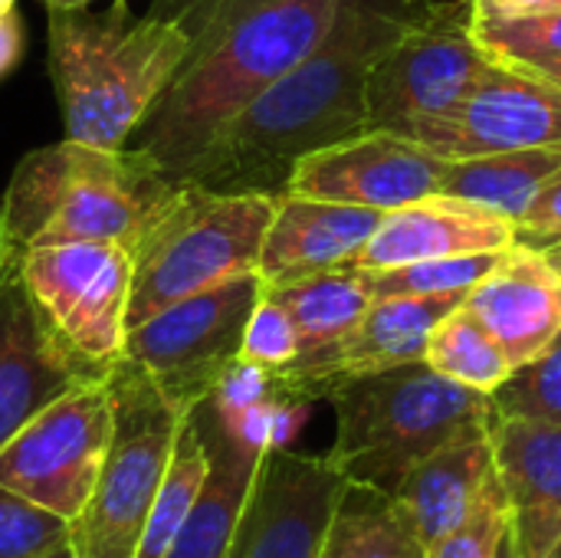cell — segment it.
<instances>
[{
  "instance_id": "7",
  "label": "cell",
  "mask_w": 561,
  "mask_h": 558,
  "mask_svg": "<svg viewBox=\"0 0 561 558\" xmlns=\"http://www.w3.org/2000/svg\"><path fill=\"white\" fill-rule=\"evenodd\" d=\"M112 441L89 506L72 523L76 558H135L184 411L128 358L108 368Z\"/></svg>"
},
{
  "instance_id": "9",
  "label": "cell",
  "mask_w": 561,
  "mask_h": 558,
  "mask_svg": "<svg viewBox=\"0 0 561 558\" xmlns=\"http://www.w3.org/2000/svg\"><path fill=\"white\" fill-rule=\"evenodd\" d=\"M260 296V273H240L214 289L171 303L128 329L125 358L187 414L214 395L224 372L240 358L243 332Z\"/></svg>"
},
{
  "instance_id": "19",
  "label": "cell",
  "mask_w": 561,
  "mask_h": 558,
  "mask_svg": "<svg viewBox=\"0 0 561 558\" xmlns=\"http://www.w3.org/2000/svg\"><path fill=\"white\" fill-rule=\"evenodd\" d=\"M516 243V224L450 194H427L385 214L375 237L362 247L352 266L391 270L421 260L503 253Z\"/></svg>"
},
{
  "instance_id": "22",
  "label": "cell",
  "mask_w": 561,
  "mask_h": 558,
  "mask_svg": "<svg viewBox=\"0 0 561 558\" xmlns=\"http://www.w3.org/2000/svg\"><path fill=\"white\" fill-rule=\"evenodd\" d=\"M191 414L197 418V428L204 434V444L210 454V470H207L201 497H197L168 558H224L240 520H243V510L250 503L263 454L240 444L227 431V424L217 414V408L210 405V398L201 401Z\"/></svg>"
},
{
  "instance_id": "40",
  "label": "cell",
  "mask_w": 561,
  "mask_h": 558,
  "mask_svg": "<svg viewBox=\"0 0 561 558\" xmlns=\"http://www.w3.org/2000/svg\"><path fill=\"white\" fill-rule=\"evenodd\" d=\"M496 558H519V553H516V543H513V533H506V536H503Z\"/></svg>"
},
{
  "instance_id": "29",
  "label": "cell",
  "mask_w": 561,
  "mask_h": 558,
  "mask_svg": "<svg viewBox=\"0 0 561 558\" xmlns=\"http://www.w3.org/2000/svg\"><path fill=\"white\" fill-rule=\"evenodd\" d=\"M496 257L500 253H467L365 273L375 296H467L496 266Z\"/></svg>"
},
{
  "instance_id": "36",
  "label": "cell",
  "mask_w": 561,
  "mask_h": 558,
  "mask_svg": "<svg viewBox=\"0 0 561 558\" xmlns=\"http://www.w3.org/2000/svg\"><path fill=\"white\" fill-rule=\"evenodd\" d=\"M23 20L16 13V7H0V82L20 66L23 56Z\"/></svg>"
},
{
  "instance_id": "5",
  "label": "cell",
  "mask_w": 561,
  "mask_h": 558,
  "mask_svg": "<svg viewBox=\"0 0 561 558\" xmlns=\"http://www.w3.org/2000/svg\"><path fill=\"white\" fill-rule=\"evenodd\" d=\"M335 444L325 460L348 480L398 493L431 454L490 434V395L437 375L427 362L342 382L329 398Z\"/></svg>"
},
{
  "instance_id": "6",
  "label": "cell",
  "mask_w": 561,
  "mask_h": 558,
  "mask_svg": "<svg viewBox=\"0 0 561 558\" xmlns=\"http://www.w3.org/2000/svg\"><path fill=\"white\" fill-rule=\"evenodd\" d=\"M273 210V194H224L178 181L135 247L128 329L171 303L256 273Z\"/></svg>"
},
{
  "instance_id": "41",
  "label": "cell",
  "mask_w": 561,
  "mask_h": 558,
  "mask_svg": "<svg viewBox=\"0 0 561 558\" xmlns=\"http://www.w3.org/2000/svg\"><path fill=\"white\" fill-rule=\"evenodd\" d=\"M43 558H76V549H72V543H69V546H62V549H53V553H46Z\"/></svg>"
},
{
  "instance_id": "35",
  "label": "cell",
  "mask_w": 561,
  "mask_h": 558,
  "mask_svg": "<svg viewBox=\"0 0 561 558\" xmlns=\"http://www.w3.org/2000/svg\"><path fill=\"white\" fill-rule=\"evenodd\" d=\"M253 3L260 0H154L151 13L178 23L191 36V43H197L201 36H207L210 30H217L220 23H227L230 16Z\"/></svg>"
},
{
  "instance_id": "34",
  "label": "cell",
  "mask_w": 561,
  "mask_h": 558,
  "mask_svg": "<svg viewBox=\"0 0 561 558\" xmlns=\"http://www.w3.org/2000/svg\"><path fill=\"white\" fill-rule=\"evenodd\" d=\"M516 240L542 253L561 250V168L542 184V191L516 224Z\"/></svg>"
},
{
  "instance_id": "44",
  "label": "cell",
  "mask_w": 561,
  "mask_h": 558,
  "mask_svg": "<svg viewBox=\"0 0 561 558\" xmlns=\"http://www.w3.org/2000/svg\"><path fill=\"white\" fill-rule=\"evenodd\" d=\"M549 257H552V263H556V266H559V270H561V250H552Z\"/></svg>"
},
{
  "instance_id": "46",
  "label": "cell",
  "mask_w": 561,
  "mask_h": 558,
  "mask_svg": "<svg viewBox=\"0 0 561 558\" xmlns=\"http://www.w3.org/2000/svg\"><path fill=\"white\" fill-rule=\"evenodd\" d=\"M549 7H561V0H552V3H549Z\"/></svg>"
},
{
  "instance_id": "15",
  "label": "cell",
  "mask_w": 561,
  "mask_h": 558,
  "mask_svg": "<svg viewBox=\"0 0 561 558\" xmlns=\"http://www.w3.org/2000/svg\"><path fill=\"white\" fill-rule=\"evenodd\" d=\"M105 375L108 368L85 362L59 339L33 303L20 276V253H13L0 276V447L43 408Z\"/></svg>"
},
{
  "instance_id": "24",
  "label": "cell",
  "mask_w": 561,
  "mask_h": 558,
  "mask_svg": "<svg viewBox=\"0 0 561 558\" xmlns=\"http://www.w3.org/2000/svg\"><path fill=\"white\" fill-rule=\"evenodd\" d=\"M561 168V145L542 148H519V151H496L477 158L447 161L440 178V194L480 204L513 224L523 220L542 184Z\"/></svg>"
},
{
  "instance_id": "38",
  "label": "cell",
  "mask_w": 561,
  "mask_h": 558,
  "mask_svg": "<svg viewBox=\"0 0 561 558\" xmlns=\"http://www.w3.org/2000/svg\"><path fill=\"white\" fill-rule=\"evenodd\" d=\"M529 72H536V76H542V79H549V82H556L561 89V59H552V62H542V66H533Z\"/></svg>"
},
{
  "instance_id": "16",
  "label": "cell",
  "mask_w": 561,
  "mask_h": 558,
  "mask_svg": "<svg viewBox=\"0 0 561 558\" xmlns=\"http://www.w3.org/2000/svg\"><path fill=\"white\" fill-rule=\"evenodd\" d=\"M463 306L519 368L561 335V270L549 253L516 240L467 293Z\"/></svg>"
},
{
  "instance_id": "32",
  "label": "cell",
  "mask_w": 561,
  "mask_h": 558,
  "mask_svg": "<svg viewBox=\"0 0 561 558\" xmlns=\"http://www.w3.org/2000/svg\"><path fill=\"white\" fill-rule=\"evenodd\" d=\"M506 533H510V497L500 474L493 470L463 526H457L440 546H434L427 558H496Z\"/></svg>"
},
{
  "instance_id": "13",
  "label": "cell",
  "mask_w": 561,
  "mask_h": 558,
  "mask_svg": "<svg viewBox=\"0 0 561 558\" xmlns=\"http://www.w3.org/2000/svg\"><path fill=\"white\" fill-rule=\"evenodd\" d=\"M411 138L447 161L561 145V89L493 59L450 115L421 125Z\"/></svg>"
},
{
  "instance_id": "4",
  "label": "cell",
  "mask_w": 561,
  "mask_h": 558,
  "mask_svg": "<svg viewBox=\"0 0 561 558\" xmlns=\"http://www.w3.org/2000/svg\"><path fill=\"white\" fill-rule=\"evenodd\" d=\"M178 178L135 148L105 151L62 138L26 151L0 197L7 247L23 253L46 243L102 240L138 247Z\"/></svg>"
},
{
  "instance_id": "18",
  "label": "cell",
  "mask_w": 561,
  "mask_h": 558,
  "mask_svg": "<svg viewBox=\"0 0 561 558\" xmlns=\"http://www.w3.org/2000/svg\"><path fill=\"white\" fill-rule=\"evenodd\" d=\"M385 210L335 204L302 194H279L263 237L256 273L266 289L289 286L316 273L352 266L381 227Z\"/></svg>"
},
{
  "instance_id": "23",
  "label": "cell",
  "mask_w": 561,
  "mask_h": 558,
  "mask_svg": "<svg viewBox=\"0 0 561 558\" xmlns=\"http://www.w3.org/2000/svg\"><path fill=\"white\" fill-rule=\"evenodd\" d=\"M493 470V441L483 434L431 454L401 480L394 497L408 510L427 553L463 526Z\"/></svg>"
},
{
  "instance_id": "8",
  "label": "cell",
  "mask_w": 561,
  "mask_h": 558,
  "mask_svg": "<svg viewBox=\"0 0 561 558\" xmlns=\"http://www.w3.org/2000/svg\"><path fill=\"white\" fill-rule=\"evenodd\" d=\"M490 62L470 26V0H421L368 76L371 128L414 135L450 115Z\"/></svg>"
},
{
  "instance_id": "31",
  "label": "cell",
  "mask_w": 561,
  "mask_h": 558,
  "mask_svg": "<svg viewBox=\"0 0 561 558\" xmlns=\"http://www.w3.org/2000/svg\"><path fill=\"white\" fill-rule=\"evenodd\" d=\"M72 543V523L0 487V558H43Z\"/></svg>"
},
{
  "instance_id": "43",
  "label": "cell",
  "mask_w": 561,
  "mask_h": 558,
  "mask_svg": "<svg viewBox=\"0 0 561 558\" xmlns=\"http://www.w3.org/2000/svg\"><path fill=\"white\" fill-rule=\"evenodd\" d=\"M3 247H7V237H3V214H0V253H3Z\"/></svg>"
},
{
  "instance_id": "2",
  "label": "cell",
  "mask_w": 561,
  "mask_h": 558,
  "mask_svg": "<svg viewBox=\"0 0 561 558\" xmlns=\"http://www.w3.org/2000/svg\"><path fill=\"white\" fill-rule=\"evenodd\" d=\"M339 7L260 0L201 36L128 148L168 178H187L224 128L325 36Z\"/></svg>"
},
{
  "instance_id": "39",
  "label": "cell",
  "mask_w": 561,
  "mask_h": 558,
  "mask_svg": "<svg viewBox=\"0 0 561 558\" xmlns=\"http://www.w3.org/2000/svg\"><path fill=\"white\" fill-rule=\"evenodd\" d=\"M46 10H76V7H89L92 0H43Z\"/></svg>"
},
{
  "instance_id": "12",
  "label": "cell",
  "mask_w": 561,
  "mask_h": 558,
  "mask_svg": "<svg viewBox=\"0 0 561 558\" xmlns=\"http://www.w3.org/2000/svg\"><path fill=\"white\" fill-rule=\"evenodd\" d=\"M444 171L447 158L417 138L388 128H368L306 155L293 168L286 191L391 214L404 204L437 194Z\"/></svg>"
},
{
  "instance_id": "33",
  "label": "cell",
  "mask_w": 561,
  "mask_h": 558,
  "mask_svg": "<svg viewBox=\"0 0 561 558\" xmlns=\"http://www.w3.org/2000/svg\"><path fill=\"white\" fill-rule=\"evenodd\" d=\"M299 349H302V342H299L296 319L289 316V309L279 299H273L263 289V296L256 299V306L250 312L240 358L253 362L260 368H270L276 375V372H286L299 358Z\"/></svg>"
},
{
  "instance_id": "37",
  "label": "cell",
  "mask_w": 561,
  "mask_h": 558,
  "mask_svg": "<svg viewBox=\"0 0 561 558\" xmlns=\"http://www.w3.org/2000/svg\"><path fill=\"white\" fill-rule=\"evenodd\" d=\"M549 3L552 0H473V10L496 13V16H519V13H536Z\"/></svg>"
},
{
  "instance_id": "10",
  "label": "cell",
  "mask_w": 561,
  "mask_h": 558,
  "mask_svg": "<svg viewBox=\"0 0 561 558\" xmlns=\"http://www.w3.org/2000/svg\"><path fill=\"white\" fill-rule=\"evenodd\" d=\"M20 276L59 339L99 368L125 358L135 250L76 240L20 253Z\"/></svg>"
},
{
  "instance_id": "20",
  "label": "cell",
  "mask_w": 561,
  "mask_h": 558,
  "mask_svg": "<svg viewBox=\"0 0 561 558\" xmlns=\"http://www.w3.org/2000/svg\"><path fill=\"white\" fill-rule=\"evenodd\" d=\"M467 296H375L362 322L339 345L322 372L302 388V401H325L342 382L424 362L431 332Z\"/></svg>"
},
{
  "instance_id": "21",
  "label": "cell",
  "mask_w": 561,
  "mask_h": 558,
  "mask_svg": "<svg viewBox=\"0 0 561 558\" xmlns=\"http://www.w3.org/2000/svg\"><path fill=\"white\" fill-rule=\"evenodd\" d=\"M266 293L289 309L299 329V342H302L299 358L286 372H276V385L279 391L302 401V388L309 385L316 372L329 365L339 345L352 335V329L368 312L375 293H371L368 273L358 266H339V270L289 283V286H273Z\"/></svg>"
},
{
  "instance_id": "17",
  "label": "cell",
  "mask_w": 561,
  "mask_h": 558,
  "mask_svg": "<svg viewBox=\"0 0 561 558\" xmlns=\"http://www.w3.org/2000/svg\"><path fill=\"white\" fill-rule=\"evenodd\" d=\"M490 441L519 558H561V424L493 418Z\"/></svg>"
},
{
  "instance_id": "30",
  "label": "cell",
  "mask_w": 561,
  "mask_h": 558,
  "mask_svg": "<svg viewBox=\"0 0 561 558\" xmlns=\"http://www.w3.org/2000/svg\"><path fill=\"white\" fill-rule=\"evenodd\" d=\"M493 418L561 424V335L490 395Z\"/></svg>"
},
{
  "instance_id": "25",
  "label": "cell",
  "mask_w": 561,
  "mask_h": 558,
  "mask_svg": "<svg viewBox=\"0 0 561 558\" xmlns=\"http://www.w3.org/2000/svg\"><path fill=\"white\" fill-rule=\"evenodd\" d=\"M316 558H427V549L394 493L345 483Z\"/></svg>"
},
{
  "instance_id": "27",
  "label": "cell",
  "mask_w": 561,
  "mask_h": 558,
  "mask_svg": "<svg viewBox=\"0 0 561 558\" xmlns=\"http://www.w3.org/2000/svg\"><path fill=\"white\" fill-rule=\"evenodd\" d=\"M424 362L437 375L483 395H493L516 368L503 345L463 303L450 316H444L440 326L431 332Z\"/></svg>"
},
{
  "instance_id": "14",
  "label": "cell",
  "mask_w": 561,
  "mask_h": 558,
  "mask_svg": "<svg viewBox=\"0 0 561 558\" xmlns=\"http://www.w3.org/2000/svg\"><path fill=\"white\" fill-rule=\"evenodd\" d=\"M345 483L325 454L270 447L224 558H316Z\"/></svg>"
},
{
  "instance_id": "26",
  "label": "cell",
  "mask_w": 561,
  "mask_h": 558,
  "mask_svg": "<svg viewBox=\"0 0 561 558\" xmlns=\"http://www.w3.org/2000/svg\"><path fill=\"white\" fill-rule=\"evenodd\" d=\"M207 470H210V454H207L204 434L197 428V418L187 411L181 428H178L174 451H171L168 470L161 477V487L154 493V503H151V513H148L141 546H138L135 558H168L171 546L178 543V536H181V529L194 510V503H197V497H201Z\"/></svg>"
},
{
  "instance_id": "42",
  "label": "cell",
  "mask_w": 561,
  "mask_h": 558,
  "mask_svg": "<svg viewBox=\"0 0 561 558\" xmlns=\"http://www.w3.org/2000/svg\"><path fill=\"white\" fill-rule=\"evenodd\" d=\"M13 253H16V250H10V247H3V253H0V276H3V270H7V263L13 260Z\"/></svg>"
},
{
  "instance_id": "1",
  "label": "cell",
  "mask_w": 561,
  "mask_h": 558,
  "mask_svg": "<svg viewBox=\"0 0 561 558\" xmlns=\"http://www.w3.org/2000/svg\"><path fill=\"white\" fill-rule=\"evenodd\" d=\"M417 3L342 0L325 36L243 109L181 181L279 197L306 155L368 132V76Z\"/></svg>"
},
{
  "instance_id": "11",
  "label": "cell",
  "mask_w": 561,
  "mask_h": 558,
  "mask_svg": "<svg viewBox=\"0 0 561 558\" xmlns=\"http://www.w3.org/2000/svg\"><path fill=\"white\" fill-rule=\"evenodd\" d=\"M112 421L108 375L72 388L0 447V487L76 523L99 483Z\"/></svg>"
},
{
  "instance_id": "28",
  "label": "cell",
  "mask_w": 561,
  "mask_h": 558,
  "mask_svg": "<svg viewBox=\"0 0 561 558\" xmlns=\"http://www.w3.org/2000/svg\"><path fill=\"white\" fill-rule=\"evenodd\" d=\"M470 26L483 53L496 62L533 69L561 59V7H542L536 13L519 16H496L473 10L470 0Z\"/></svg>"
},
{
  "instance_id": "3",
  "label": "cell",
  "mask_w": 561,
  "mask_h": 558,
  "mask_svg": "<svg viewBox=\"0 0 561 558\" xmlns=\"http://www.w3.org/2000/svg\"><path fill=\"white\" fill-rule=\"evenodd\" d=\"M191 49L178 23L151 10L138 16L125 0L102 13L46 10V66L66 138L105 151L128 148Z\"/></svg>"
},
{
  "instance_id": "45",
  "label": "cell",
  "mask_w": 561,
  "mask_h": 558,
  "mask_svg": "<svg viewBox=\"0 0 561 558\" xmlns=\"http://www.w3.org/2000/svg\"><path fill=\"white\" fill-rule=\"evenodd\" d=\"M16 0H0V7H13Z\"/></svg>"
}]
</instances>
